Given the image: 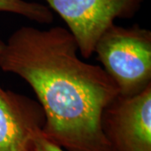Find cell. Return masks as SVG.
Returning a JSON list of instances; mask_svg holds the SVG:
<instances>
[{"label":"cell","mask_w":151,"mask_h":151,"mask_svg":"<svg viewBox=\"0 0 151 151\" xmlns=\"http://www.w3.org/2000/svg\"><path fill=\"white\" fill-rule=\"evenodd\" d=\"M65 28L23 26L0 51V70L31 86L45 114L43 134L65 151H109L101 117L119 95L103 67L78 56Z\"/></svg>","instance_id":"6da1fadb"},{"label":"cell","mask_w":151,"mask_h":151,"mask_svg":"<svg viewBox=\"0 0 151 151\" xmlns=\"http://www.w3.org/2000/svg\"><path fill=\"white\" fill-rule=\"evenodd\" d=\"M94 53L119 95L134 96L151 86L150 30L114 24L99 38Z\"/></svg>","instance_id":"7a4b0ae2"},{"label":"cell","mask_w":151,"mask_h":151,"mask_svg":"<svg viewBox=\"0 0 151 151\" xmlns=\"http://www.w3.org/2000/svg\"><path fill=\"white\" fill-rule=\"evenodd\" d=\"M65 23L85 59L94 54L97 40L118 19H132L144 0H44Z\"/></svg>","instance_id":"3957f363"},{"label":"cell","mask_w":151,"mask_h":151,"mask_svg":"<svg viewBox=\"0 0 151 151\" xmlns=\"http://www.w3.org/2000/svg\"><path fill=\"white\" fill-rule=\"evenodd\" d=\"M101 126L109 151H151V86L118 95L103 109Z\"/></svg>","instance_id":"277c9868"},{"label":"cell","mask_w":151,"mask_h":151,"mask_svg":"<svg viewBox=\"0 0 151 151\" xmlns=\"http://www.w3.org/2000/svg\"><path fill=\"white\" fill-rule=\"evenodd\" d=\"M45 124L38 101L0 83V151H36L35 135Z\"/></svg>","instance_id":"5b68a950"},{"label":"cell","mask_w":151,"mask_h":151,"mask_svg":"<svg viewBox=\"0 0 151 151\" xmlns=\"http://www.w3.org/2000/svg\"><path fill=\"white\" fill-rule=\"evenodd\" d=\"M0 12L18 14L43 24L54 20V14L48 6L25 0H0Z\"/></svg>","instance_id":"8992f818"},{"label":"cell","mask_w":151,"mask_h":151,"mask_svg":"<svg viewBox=\"0 0 151 151\" xmlns=\"http://www.w3.org/2000/svg\"><path fill=\"white\" fill-rule=\"evenodd\" d=\"M36 151H65L55 144L50 141L43 134L41 129L38 130L35 135Z\"/></svg>","instance_id":"52a82bcc"},{"label":"cell","mask_w":151,"mask_h":151,"mask_svg":"<svg viewBox=\"0 0 151 151\" xmlns=\"http://www.w3.org/2000/svg\"><path fill=\"white\" fill-rule=\"evenodd\" d=\"M4 41H2L1 40H0V51L2 50V49L4 47Z\"/></svg>","instance_id":"ba28073f"}]
</instances>
